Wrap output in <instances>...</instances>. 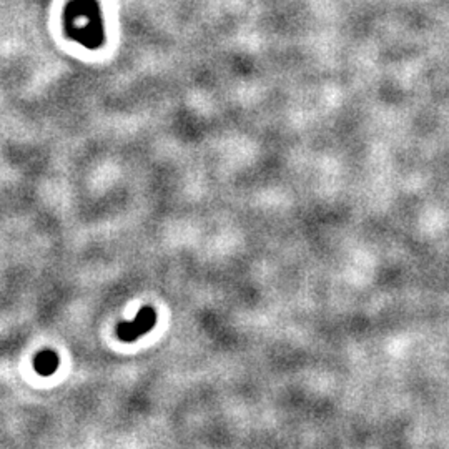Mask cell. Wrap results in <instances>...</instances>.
<instances>
[{
    "label": "cell",
    "mask_w": 449,
    "mask_h": 449,
    "mask_svg": "<svg viewBox=\"0 0 449 449\" xmlns=\"http://www.w3.org/2000/svg\"><path fill=\"white\" fill-rule=\"evenodd\" d=\"M157 323V313L153 308L143 306L139 311L134 322H123L117 326V336L123 343H132V341L139 340L148 331H152Z\"/></svg>",
    "instance_id": "1"
},
{
    "label": "cell",
    "mask_w": 449,
    "mask_h": 449,
    "mask_svg": "<svg viewBox=\"0 0 449 449\" xmlns=\"http://www.w3.org/2000/svg\"><path fill=\"white\" fill-rule=\"evenodd\" d=\"M58 354L55 352H50V349H45V352H40L33 359V368L38 375L42 376H52L58 368Z\"/></svg>",
    "instance_id": "2"
}]
</instances>
